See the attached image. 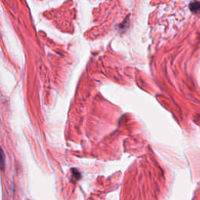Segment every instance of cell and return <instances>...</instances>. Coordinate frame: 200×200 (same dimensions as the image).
<instances>
[{
	"instance_id": "cell-1",
	"label": "cell",
	"mask_w": 200,
	"mask_h": 200,
	"mask_svg": "<svg viewBox=\"0 0 200 200\" xmlns=\"http://www.w3.org/2000/svg\"><path fill=\"white\" fill-rule=\"evenodd\" d=\"M190 9L192 12H199L200 11V2H193L190 4Z\"/></svg>"
},
{
	"instance_id": "cell-2",
	"label": "cell",
	"mask_w": 200,
	"mask_h": 200,
	"mask_svg": "<svg viewBox=\"0 0 200 200\" xmlns=\"http://www.w3.org/2000/svg\"><path fill=\"white\" fill-rule=\"evenodd\" d=\"M5 157H4V153L3 151L1 150V167H2V170H3L5 168Z\"/></svg>"
}]
</instances>
